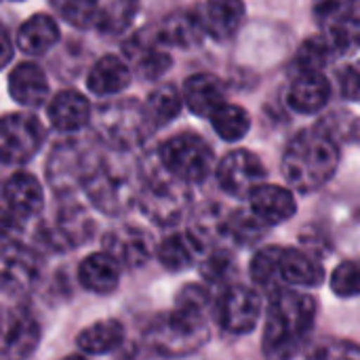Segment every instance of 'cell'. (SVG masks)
I'll list each match as a JSON object with an SVG mask.
<instances>
[{
  "instance_id": "obj_1",
  "label": "cell",
  "mask_w": 360,
  "mask_h": 360,
  "mask_svg": "<svg viewBox=\"0 0 360 360\" xmlns=\"http://www.w3.org/2000/svg\"><path fill=\"white\" fill-rule=\"evenodd\" d=\"M316 319V302L293 289L272 291L264 329V354L268 360H291L302 350Z\"/></svg>"
},
{
  "instance_id": "obj_2",
  "label": "cell",
  "mask_w": 360,
  "mask_h": 360,
  "mask_svg": "<svg viewBox=\"0 0 360 360\" xmlns=\"http://www.w3.org/2000/svg\"><path fill=\"white\" fill-rule=\"evenodd\" d=\"M340 148L321 127L297 133L283 156V175L300 192H314L323 188L338 171Z\"/></svg>"
},
{
  "instance_id": "obj_3",
  "label": "cell",
  "mask_w": 360,
  "mask_h": 360,
  "mask_svg": "<svg viewBox=\"0 0 360 360\" xmlns=\"http://www.w3.org/2000/svg\"><path fill=\"white\" fill-rule=\"evenodd\" d=\"M156 129L146 103L137 99H118L99 105L95 114L97 135L114 150L127 152L139 148Z\"/></svg>"
},
{
  "instance_id": "obj_4",
  "label": "cell",
  "mask_w": 360,
  "mask_h": 360,
  "mask_svg": "<svg viewBox=\"0 0 360 360\" xmlns=\"http://www.w3.org/2000/svg\"><path fill=\"white\" fill-rule=\"evenodd\" d=\"M139 207L141 211L158 226L177 224L190 207L188 184L171 175L156 156V167L141 171L139 188Z\"/></svg>"
},
{
  "instance_id": "obj_5",
  "label": "cell",
  "mask_w": 360,
  "mask_h": 360,
  "mask_svg": "<svg viewBox=\"0 0 360 360\" xmlns=\"http://www.w3.org/2000/svg\"><path fill=\"white\" fill-rule=\"evenodd\" d=\"M150 348L165 356H184L198 350L209 340L207 314L175 308L173 312L156 319L146 333Z\"/></svg>"
},
{
  "instance_id": "obj_6",
  "label": "cell",
  "mask_w": 360,
  "mask_h": 360,
  "mask_svg": "<svg viewBox=\"0 0 360 360\" xmlns=\"http://www.w3.org/2000/svg\"><path fill=\"white\" fill-rule=\"evenodd\" d=\"M82 188L89 200L108 215L124 213L135 202V198H139L133 173L114 160H99Z\"/></svg>"
},
{
  "instance_id": "obj_7",
  "label": "cell",
  "mask_w": 360,
  "mask_h": 360,
  "mask_svg": "<svg viewBox=\"0 0 360 360\" xmlns=\"http://www.w3.org/2000/svg\"><path fill=\"white\" fill-rule=\"evenodd\" d=\"M160 165L186 184H198L209 177L215 165V156L211 146L192 133H181L165 143H160L156 152Z\"/></svg>"
},
{
  "instance_id": "obj_8",
  "label": "cell",
  "mask_w": 360,
  "mask_h": 360,
  "mask_svg": "<svg viewBox=\"0 0 360 360\" xmlns=\"http://www.w3.org/2000/svg\"><path fill=\"white\" fill-rule=\"evenodd\" d=\"M99 156L82 139H65L57 143L51 152L46 165V179L51 188L59 194H72L76 188L84 186L89 175L99 165Z\"/></svg>"
},
{
  "instance_id": "obj_9",
  "label": "cell",
  "mask_w": 360,
  "mask_h": 360,
  "mask_svg": "<svg viewBox=\"0 0 360 360\" xmlns=\"http://www.w3.org/2000/svg\"><path fill=\"white\" fill-rule=\"evenodd\" d=\"M95 232V224L80 205H63L53 219L44 221L38 230V240L51 251H68L86 243Z\"/></svg>"
},
{
  "instance_id": "obj_10",
  "label": "cell",
  "mask_w": 360,
  "mask_h": 360,
  "mask_svg": "<svg viewBox=\"0 0 360 360\" xmlns=\"http://www.w3.org/2000/svg\"><path fill=\"white\" fill-rule=\"evenodd\" d=\"M44 143V127L32 114H6L0 127V154L4 165H23Z\"/></svg>"
},
{
  "instance_id": "obj_11",
  "label": "cell",
  "mask_w": 360,
  "mask_h": 360,
  "mask_svg": "<svg viewBox=\"0 0 360 360\" xmlns=\"http://www.w3.org/2000/svg\"><path fill=\"white\" fill-rule=\"evenodd\" d=\"M215 177L226 194L243 198V196H251L259 186H264L266 167L259 160V156H255L253 152L234 150L219 160L215 169Z\"/></svg>"
},
{
  "instance_id": "obj_12",
  "label": "cell",
  "mask_w": 360,
  "mask_h": 360,
  "mask_svg": "<svg viewBox=\"0 0 360 360\" xmlns=\"http://www.w3.org/2000/svg\"><path fill=\"white\" fill-rule=\"evenodd\" d=\"M262 312L259 295L243 285H230L221 289L215 304V319L219 327L228 333L243 335L253 331Z\"/></svg>"
},
{
  "instance_id": "obj_13",
  "label": "cell",
  "mask_w": 360,
  "mask_h": 360,
  "mask_svg": "<svg viewBox=\"0 0 360 360\" xmlns=\"http://www.w3.org/2000/svg\"><path fill=\"white\" fill-rule=\"evenodd\" d=\"M42 274V259L30 247L17 240L4 243L2 249V291L4 295L27 293Z\"/></svg>"
},
{
  "instance_id": "obj_14",
  "label": "cell",
  "mask_w": 360,
  "mask_h": 360,
  "mask_svg": "<svg viewBox=\"0 0 360 360\" xmlns=\"http://www.w3.org/2000/svg\"><path fill=\"white\" fill-rule=\"evenodd\" d=\"M40 342V325L32 312L15 308L4 312L2 360H27Z\"/></svg>"
},
{
  "instance_id": "obj_15",
  "label": "cell",
  "mask_w": 360,
  "mask_h": 360,
  "mask_svg": "<svg viewBox=\"0 0 360 360\" xmlns=\"http://www.w3.org/2000/svg\"><path fill=\"white\" fill-rule=\"evenodd\" d=\"M4 211L25 221L38 215L44 207V194L38 179L30 173H15L4 181Z\"/></svg>"
},
{
  "instance_id": "obj_16",
  "label": "cell",
  "mask_w": 360,
  "mask_h": 360,
  "mask_svg": "<svg viewBox=\"0 0 360 360\" xmlns=\"http://www.w3.org/2000/svg\"><path fill=\"white\" fill-rule=\"evenodd\" d=\"M103 247L124 268H139L152 257V236L139 228L124 226L103 236Z\"/></svg>"
},
{
  "instance_id": "obj_17",
  "label": "cell",
  "mask_w": 360,
  "mask_h": 360,
  "mask_svg": "<svg viewBox=\"0 0 360 360\" xmlns=\"http://www.w3.org/2000/svg\"><path fill=\"white\" fill-rule=\"evenodd\" d=\"M165 42L160 40L158 32L154 36H133L131 42L124 44L127 57L135 63L137 74L143 80H158L171 68V55L165 51Z\"/></svg>"
},
{
  "instance_id": "obj_18",
  "label": "cell",
  "mask_w": 360,
  "mask_h": 360,
  "mask_svg": "<svg viewBox=\"0 0 360 360\" xmlns=\"http://www.w3.org/2000/svg\"><path fill=\"white\" fill-rule=\"evenodd\" d=\"M196 15L211 38L228 40L243 23L245 4L240 0H200Z\"/></svg>"
},
{
  "instance_id": "obj_19",
  "label": "cell",
  "mask_w": 360,
  "mask_h": 360,
  "mask_svg": "<svg viewBox=\"0 0 360 360\" xmlns=\"http://www.w3.org/2000/svg\"><path fill=\"white\" fill-rule=\"evenodd\" d=\"M8 91L11 97L25 108L42 105L49 97V80L44 70L34 61L19 63L8 76Z\"/></svg>"
},
{
  "instance_id": "obj_20",
  "label": "cell",
  "mask_w": 360,
  "mask_h": 360,
  "mask_svg": "<svg viewBox=\"0 0 360 360\" xmlns=\"http://www.w3.org/2000/svg\"><path fill=\"white\" fill-rule=\"evenodd\" d=\"M249 209L268 226L283 224L295 215V198L287 188L264 184L249 196Z\"/></svg>"
},
{
  "instance_id": "obj_21",
  "label": "cell",
  "mask_w": 360,
  "mask_h": 360,
  "mask_svg": "<svg viewBox=\"0 0 360 360\" xmlns=\"http://www.w3.org/2000/svg\"><path fill=\"white\" fill-rule=\"evenodd\" d=\"M184 101L190 112L211 116L226 103V84L215 74H192L184 82Z\"/></svg>"
},
{
  "instance_id": "obj_22",
  "label": "cell",
  "mask_w": 360,
  "mask_h": 360,
  "mask_svg": "<svg viewBox=\"0 0 360 360\" xmlns=\"http://www.w3.org/2000/svg\"><path fill=\"white\" fill-rule=\"evenodd\" d=\"M207 243L202 240V236L194 230L190 232H177L167 236L160 247H158V259L160 264L171 270V272H179L186 268H192L205 251Z\"/></svg>"
},
{
  "instance_id": "obj_23",
  "label": "cell",
  "mask_w": 360,
  "mask_h": 360,
  "mask_svg": "<svg viewBox=\"0 0 360 360\" xmlns=\"http://www.w3.org/2000/svg\"><path fill=\"white\" fill-rule=\"evenodd\" d=\"M120 268H122L120 262L108 251L91 253L89 257L82 259L78 268V281L86 291H93L97 295H108L120 283Z\"/></svg>"
},
{
  "instance_id": "obj_24",
  "label": "cell",
  "mask_w": 360,
  "mask_h": 360,
  "mask_svg": "<svg viewBox=\"0 0 360 360\" xmlns=\"http://www.w3.org/2000/svg\"><path fill=\"white\" fill-rule=\"evenodd\" d=\"M49 120L57 131L74 133L80 131L91 120V105L78 91H59L49 103Z\"/></svg>"
},
{
  "instance_id": "obj_25",
  "label": "cell",
  "mask_w": 360,
  "mask_h": 360,
  "mask_svg": "<svg viewBox=\"0 0 360 360\" xmlns=\"http://www.w3.org/2000/svg\"><path fill=\"white\" fill-rule=\"evenodd\" d=\"M329 97L331 84L323 74H300L287 91V103L297 114H316Z\"/></svg>"
},
{
  "instance_id": "obj_26",
  "label": "cell",
  "mask_w": 360,
  "mask_h": 360,
  "mask_svg": "<svg viewBox=\"0 0 360 360\" xmlns=\"http://www.w3.org/2000/svg\"><path fill=\"white\" fill-rule=\"evenodd\" d=\"M278 278L283 285L293 287H319L325 278V270L312 257L297 249H283L278 257Z\"/></svg>"
},
{
  "instance_id": "obj_27",
  "label": "cell",
  "mask_w": 360,
  "mask_h": 360,
  "mask_svg": "<svg viewBox=\"0 0 360 360\" xmlns=\"http://www.w3.org/2000/svg\"><path fill=\"white\" fill-rule=\"evenodd\" d=\"M205 34L207 32H205L198 15L190 13V11L171 13L158 30V36L167 46H177L184 51L196 49L202 42Z\"/></svg>"
},
{
  "instance_id": "obj_28",
  "label": "cell",
  "mask_w": 360,
  "mask_h": 360,
  "mask_svg": "<svg viewBox=\"0 0 360 360\" xmlns=\"http://www.w3.org/2000/svg\"><path fill=\"white\" fill-rule=\"evenodd\" d=\"M57 40H59V27L55 19L42 13L23 21L15 36L19 51L27 55H44L57 44Z\"/></svg>"
},
{
  "instance_id": "obj_29",
  "label": "cell",
  "mask_w": 360,
  "mask_h": 360,
  "mask_svg": "<svg viewBox=\"0 0 360 360\" xmlns=\"http://www.w3.org/2000/svg\"><path fill=\"white\" fill-rule=\"evenodd\" d=\"M129 82H131V70L116 55L101 57L86 76V84L95 95H116L124 91Z\"/></svg>"
},
{
  "instance_id": "obj_30",
  "label": "cell",
  "mask_w": 360,
  "mask_h": 360,
  "mask_svg": "<svg viewBox=\"0 0 360 360\" xmlns=\"http://www.w3.org/2000/svg\"><path fill=\"white\" fill-rule=\"evenodd\" d=\"M122 342H124V327L114 319L99 321L86 327L84 331H80V335L76 338L78 348L86 354H108L116 350Z\"/></svg>"
},
{
  "instance_id": "obj_31",
  "label": "cell",
  "mask_w": 360,
  "mask_h": 360,
  "mask_svg": "<svg viewBox=\"0 0 360 360\" xmlns=\"http://www.w3.org/2000/svg\"><path fill=\"white\" fill-rule=\"evenodd\" d=\"M137 11H139L137 0H97L95 27L108 36L122 34L131 27Z\"/></svg>"
},
{
  "instance_id": "obj_32",
  "label": "cell",
  "mask_w": 360,
  "mask_h": 360,
  "mask_svg": "<svg viewBox=\"0 0 360 360\" xmlns=\"http://www.w3.org/2000/svg\"><path fill=\"white\" fill-rule=\"evenodd\" d=\"M266 228L268 224H264L251 209H238L224 217L221 238H228L236 245H251L266 234Z\"/></svg>"
},
{
  "instance_id": "obj_33",
  "label": "cell",
  "mask_w": 360,
  "mask_h": 360,
  "mask_svg": "<svg viewBox=\"0 0 360 360\" xmlns=\"http://www.w3.org/2000/svg\"><path fill=\"white\" fill-rule=\"evenodd\" d=\"M211 124L215 129V133L226 139V141H238L243 139L249 129H251V116L245 108L240 105H232V103H224L219 110H215L211 116Z\"/></svg>"
},
{
  "instance_id": "obj_34",
  "label": "cell",
  "mask_w": 360,
  "mask_h": 360,
  "mask_svg": "<svg viewBox=\"0 0 360 360\" xmlns=\"http://www.w3.org/2000/svg\"><path fill=\"white\" fill-rule=\"evenodd\" d=\"M333 53L335 49L327 36H312L300 46L295 55V68L300 74H321V70L329 65Z\"/></svg>"
},
{
  "instance_id": "obj_35",
  "label": "cell",
  "mask_w": 360,
  "mask_h": 360,
  "mask_svg": "<svg viewBox=\"0 0 360 360\" xmlns=\"http://www.w3.org/2000/svg\"><path fill=\"white\" fill-rule=\"evenodd\" d=\"M327 38L331 40L335 53L348 55L360 49V11L354 8L352 13H348L346 17L338 19L335 23H331L327 30Z\"/></svg>"
},
{
  "instance_id": "obj_36",
  "label": "cell",
  "mask_w": 360,
  "mask_h": 360,
  "mask_svg": "<svg viewBox=\"0 0 360 360\" xmlns=\"http://www.w3.org/2000/svg\"><path fill=\"white\" fill-rule=\"evenodd\" d=\"M184 103L186 101L181 99V95L173 86H169V84H162V86L154 89L150 93L148 101H146V105H148L156 127H162V124L175 120L179 116Z\"/></svg>"
},
{
  "instance_id": "obj_37",
  "label": "cell",
  "mask_w": 360,
  "mask_h": 360,
  "mask_svg": "<svg viewBox=\"0 0 360 360\" xmlns=\"http://www.w3.org/2000/svg\"><path fill=\"white\" fill-rule=\"evenodd\" d=\"M53 11L70 25L84 30L95 27L97 0H49Z\"/></svg>"
},
{
  "instance_id": "obj_38",
  "label": "cell",
  "mask_w": 360,
  "mask_h": 360,
  "mask_svg": "<svg viewBox=\"0 0 360 360\" xmlns=\"http://www.w3.org/2000/svg\"><path fill=\"white\" fill-rule=\"evenodd\" d=\"M278 257H281V247H266L259 249L253 259H251V276L257 285L266 289H281V278H278Z\"/></svg>"
},
{
  "instance_id": "obj_39",
  "label": "cell",
  "mask_w": 360,
  "mask_h": 360,
  "mask_svg": "<svg viewBox=\"0 0 360 360\" xmlns=\"http://www.w3.org/2000/svg\"><path fill=\"white\" fill-rule=\"evenodd\" d=\"M200 272L209 285L226 289V287H230V278H234V274H236V266H234L232 255L228 251L219 249L202 262Z\"/></svg>"
},
{
  "instance_id": "obj_40",
  "label": "cell",
  "mask_w": 360,
  "mask_h": 360,
  "mask_svg": "<svg viewBox=\"0 0 360 360\" xmlns=\"http://www.w3.org/2000/svg\"><path fill=\"white\" fill-rule=\"evenodd\" d=\"M306 360H360V346L346 340L325 338L308 350Z\"/></svg>"
},
{
  "instance_id": "obj_41",
  "label": "cell",
  "mask_w": 360,
  "mask_h": 360,
  "mask_svg": "<svg viewBox=\"0 0 360 360\" xmlns=\"http://www.w3.org/2000/svg\"><path fill=\"white\" fill-rule=\"evenodd\" d=\"M331 289L340 297L360 295V259H348L333 270Z\"/></svg>"
},
{
  "instance_id": "obj_42",
  "label": "cell",
  "mask_w": 360,
  "mask_h": 360,
  "mask_svg": "<svg viewBox=\"0 0 360 360\" xmlns=\"http://www.w3.org/2000/svg\"><path fill=\"white\" fill-rule=\"evenodd\" d=\"M314 17L323 30H327L338 19L346 17L354 8H359L356 0H314Z\"/></svg>"
},
{
  "instance_id": "obj_43",
  "label": "cell",
  "mask_w": 360,
  "mask_h": 360,
  "mask_svg": "<svg viewBox=\"0 0 360 360\" xmlns=\"http://www.w3.org/2000/svg\"><path fill=\"white\" fill-rule=\"evenodd\" d=\"M340 89H342V95L344 97L360 101V61L348 65L340 74Z\"/></svg>"
},
{
  "instance_id": "obj_44",
  "label": "cell",
  "mask_w": 360,
  "mask_h": 360,
  "mask_svg": "<svg viewBox=\"0 0 360 360\" xmlns=\"http://www.w3.org/2000/svg\"><path fill=\"white\" fill-rule=\"evenodd\" d=\"M11 59V44H8V32L4 34V63H8Z\"/></svg>"
},
{
  "instance_id": "obj_45",
  "label": "cell",
  "mask_w": 360,
  "mask_h": 360,
  "mask_svg": "<svg viewBox=\"0 0 360 360\" xmlns=\"http://www.w3.org/2000/svg\"><path fill=\"white\" fill-rule=\"evenodd\" d=\"M63 360H86L84 356H78V354H72V356H68V359Z\"/></svg>"
}]
</instances>
